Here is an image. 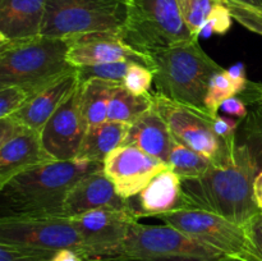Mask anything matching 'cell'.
<instances>
[{
  "instance_id": "6da1fadb",
  "label": "cell",
  "mask_w": 262,
  "mask_h": 261,
  "mask_svg": "<svg viewBox=\"0 0 262 261\" xmlns=\"http://www.w3.org/2000/svg\"><path fill=\"white\" fill-rule=\"evenodd\" d=\"M232 159L199 178L182 179L183 210H204L246 225L261 212L253 200V182L262 170V113L252 109Z\"/></svg>"
},
{
  "instance_id": "7a4b0ae2",
  "label": "cell",
  "mask_w": 262,
  "mask_h": 261,
  "mask_svg": "<svg viewBox=\"0 0 262 261\" xmlns=\"http://www.w3.org/2000/svg\"><path fill=\"white\" fill-rule=\"evenodd\" d=\"M104 165L92 161L54 160L13 177L0 187L3 216H63L66 200L74 184Z\"/></svg>"
},
{
  "instance_id": "3957f363",
  "label": "cell",
  "mask_w": 262,
  "mask_h": 261,
  "mask_svg": "<svg viewBox=\"0 0 262 261\" xmlns=\"http://www.w3.org/2000/svg\"><path fill=\"white\" fill-rule=\"evenodd\" d=\"M148 56L156 91L174 101L207 112L205 97L210 79L224 68L205 53L199 38L177 44Z\"/></svg>"
},
{
  "instance_id": "277c9868",
  "label": "cell",
  "mask_w": 262,
  "mask_h": 261,
  "mask_svg": "<svg viewBox=\"0 0 262 261\" xmlns=\"http://www.w3.org/2000/svg\"><path fill=\"white\" fill-rule=\"evenodd\" d=\"M68 48L67 38L42 35L0 42V86H22L33 96L76 69L67 59Z\"/></svg>"
},
{
  "instance_id": "5b68a950",
  "label": "cell",
  "mask_w": 262,
  "mask_h": 261,
  "mask_svg": "<svg viewBox=\"0 0 262 261\" xmlns=\"http://www.w3.org/2000/svg\"><path fill=\"white\" fill-rule=\"evenodd\" d=\"M129 0H48L41 35L69 38L94 32L122 35Z\"/></svg>"
},
{
  "instance_id": "8992f818",
  "label": "cell",
  "mask_w": 262,
  "mask_h": 261,
  "mask_svg": "<svg viewBox=\"0 0 262 261\" xmlns=\"http://www.w3.org/2000/svg\"><path fill=\"white\" fill-rule=\"evenodd\" d=\"M122 37L133 49L148 55L196 36L187 27L178 0H129Z\"/></svg>"
},
{
  "instance_id": "52a82bcc",
  "label": "cell",
  "mask_w": 262,
  "mask_h": 261,
  "mask_svg": "<svg viewBox=\"0 0 262 261\" xmlns=\"http://www.w3.org/2000/svg\"><path fill=\"white\" fill-rule=\"evenodd\" d=\"M227 256L168 224L130 225L115 261H224Z\"/></svg>"
},
{
  "instance_id": "ba28073f",
  "label": "cell",
  "mask_w": 262,
  "mask_h": 261,
  "mask_svg": "<svg viewBox=\"0 0 262 261\" xmlns=\"http://www.w3.org/2000/svg\"><path fill=\"white\" fill-rule=\"evenodd\" d=\"M152 106L168 124L174 140L202 154L215 166H225L230 161L237 141L228 142L216 135L207 112L181 104L160 92H152Z\"/></svg>"
},
{
  "instance_id": "9c48e42d",
  "label": "cell",
  "mask_w": 262,
  "mask_h": 261,
  "mask_svg": "<svg viewBox=\"0 0 262 261\" xmlns=\"http://www.w3.org/2000/svg\"><path fill=\"white\" fill-rule=\"evenodd\" d=\"M164 224L177 228L199 242L238 261H262L246 225L204 210H179L159 216Z\"/></svg>"
},
{
  "instance_id": "30bf717a",
  "label": "cell",
  "mask_w": 262,
  "mask_h": 261,
  "mask_svg": "<svg viewBox=\"0 0 262 261\" xmlns=\"http://www.w3.org/2000/svg\"><path fill=\"white\" fill-rule=\"evenodd\" d=\"M0 242L48 251L72 248L87 257L86 245L69 217H10L0 219ZM89 260V258H87Z\"/></svg>"
},
{
  "instance_id": "8fae6325",
  "label": "cell",
  "mask_w": 262,
  "mask_h": 261,
  "mask_svg": "<svg viewBox=\"0 0 262 261\" xmlns=\"http://www.w3.org/2000/svg\"><path fill=\"white\" fill-rule=\"evenodd\" d=\"M86 245L89 261H115L128 232L138 222L129 210L101 209L69 217Z\"/></svg>"
},
{
  "instance_id": "7c38bea8",
  "label": "cell",
  "mask_w": 262,
  "mask_h": 261,
  "mask_svg": "<svg viewBox=\"0 0 262 261\" xmlns=\"http://www.w3.org/2000/svg\"><path fill=\"white\" fill-rule=\"evenodd\" d=\"M87 125L81 107V82L66 97L41 130V140L55 160L77 159Z\"/></svg>"
},
{
  "instance_id": "4fadbf2b",
  "label": "cell",
  "mask_w": 262,
  "mask_h": 261,
  "mask_svg": "<svg viewBox=\"0 0 262 261\" xmlns=\"http://www.w3.org/2000/svg\"><path fill=\"white\" fill-rule=\"evenodd\" d=\"M169 168L168 163L135 146H120L106 156L104 171L123 199L137 196L148 183Z\"/></svg>"
},
{
  "instance_id": "5bb4252c",
  "label": "cell",
  "mask_w": 262,
  "mask_h": 261,
  "mask_svg": "<svg viewBox=\"0 0 262 261\" xmlns=\"http://www.w3.org/2000/svg\"><path fill=\"white\" fill-rule=\"evenodd\" d=\"M67 40L69 44L67 59L74 68L115 61H130L151 69L150 56L128 45L120 33H84Z\"/></svg>"
},
{
  "instance_id": "9a60e30c",
  "label": "cell",
  "mask_w": 262,
  "mask_h": 261,
  "mask_svg": "<svg viewBox=\"0 0 262 261\" xmlns=\"http://www.w3.org/2000/svg\"><path fill=\"white\" fill-rule=\"evenodd\" d=\"M101 209L133 211L129 200L119 196L104 169L87 174L74 184L64 204L63 216L72 217Z\"/></svg>"
},
{
  "instance_id": "2e32d148",
  "label": "cell",
  "mask_w": 262,
  "mask_h": 261,
  "mask_svg": "<svg viewBox=\"0 0 262 261\" xmlns=\"http://www.w3.org/2000/svg\"><path fill=\"white\" fill-rule=\"evenodd\" d=\"M43 147L41 132L27 128L0 145V187L18 174L54 161Z\"/></svg>"
},
{
  "instance_id": "e0dca14e",
  "label": "cell",
  "mask_w": 262,
  "mask_h": 261,
  "mask_svg": "<svg viewBox=\"0 0 262 261\" xmlns=\"http://www.w3.org/2000/svg\"><path fill=\"white\" fill-rule=\"evenodd\" d=\"M48 0H0V42L41 35Z\"/></svg>"
},
{
  "instance_id": "ac0fdd59",
  "label": "cell",
  "mask_w": 262,
  "mask_h": 261,
  "mask_svg": "<svg viewBox=\"0 0 262 261\" xmlns=\"http://www.w3.org/2000/svg\"><path fill=\"white\" fill-rule=\"evenodd\" d=\"M135 197L136 202L132 200L129 202L138 219L142 216L159 217L183 210L181 177L171 169H166Z\"/></svg>"
},
{
  "instance_id": "d6986e66",
  "label": "cell",
  "mask_w": 262,
  "mask_h": 261,
  "mask_svg": "<svg viewBox=\"0 0 262 261\" xmlns=\"http://www.w3.org/2000/svg\"><path fill=\"white\" fill-rule=\"evenodd\" d=\"M79 82L81 79L76 68L73 72L66 74L33 95L18 112L10 117L25 124L26 127L41 132L51 115L60 106L66 97L78 86Z\"/></svg>"
},
{
  "instance_id": "ffe728a7",
  "label": "cell",
  "mask_w": 262,
  "mask_h": 261,
  "mask_svg": "<svg viewBox=\"0 0 262 261\" xmlns=\"http://www.w3.org/2000/svg\"><path fill=\"white\" fill-rule=\"evenodd\" d=\"M174 143L176 140L168 124L154 106L129 125L124 141V145L135 146L164 163H168Z\"/></svg>"
},
{
  "instance_id": "44dd1931",
  "label": "cell",
  "mask_w": 262,
  "mask_h": 261,
  "mask_svg": "<svg viewBox=\"0 0 262 261\" xmlns=\"http://www.w3.org/2000/svg\"><path fill=\"white\" fill-rule=\"evenodd\" d=\"M128 130L129 124L109 120L89 128L77 159L104 165L106 156L115 148L124 145Z\"/></svg>"
},
{
  "instance_id": "7402d4cb",
  "label": "cell",
  "mask_w": 262,
  "mask_h": 261,
  "mask_svg": "<svg viewBox=\"0 0 262 261\" xmlns=\"http://www.w3.org/2000/svg\"><path fill=\"white\" fill-rule=\"evenodd\" d=\"M114 84L97 78L81 81V107L87 129L107 120V107Z\"/></svg>"
},
{
  "instance_id": "603a6c76",
  "label": "cell",
  "mask_w": 262,
  "mask_h": 261,
  "mask_svg": "<svg viewBox=\"0 0 262 261\" xmlns=\"http://www.w3.org/2000/svg\"><path fill=\"white\" fill-rule=\"evenodd\" d=\"M152 107V92L142 96L130 94L123 84H114L107 107L109 122L132 124Z\"/></svg>"
},
{
  "instance_id": "cb8c5ba5",
  "label": "cell",
  "mask_w": 262,
  "mask_h": 261,
  "mask_svg": "<svg viewBox=\"0 0 262 261\" xmlns=\"http://www.w3.org/2000/svg\"><path fill=\"white\" fill-rule=\"evenodd\" d=\"M168 165L181 178H199L206 174L214 164L205 155L176 141L169 154Z\"/></svg>"
},
{
  "instance_id": "d4e9b609",
  "label": "cell",
  "mask_w": 262,
  "mask_h": 261,
  "mask_svg": "<svg viewBox=\"0 0 262 261\" xmlns=\"http://www.w3.org/2000/svg\"><path fill=\"white\" fill-rule=\"evenodd\" d=\"M239 94V89L229 77L227 69H223L215 73L210 79L209 89L205 97V107L211 117H216L223 102L230 97L238 96Z\"/></svg>"
},
{
  "instance_id": "484cf974",
  "label": "cell",
  "mask_w": 262,
  "mask_h": 261,
  "mask_svg": "<svg viewBox=\"0 0 262 261\" xmlns=\"http://www.w3.org/2000/svg\"><path fill=\"white\" fill-rule=\"evenodd\" d=\"M224 0H178L181 14L192 35L199 37L202 27Z\"/></svg>"
},
{
  "instance_id": "4316f807",
  "label": "cell",
  "mask_w": 262,
  "mask_h": 261,
  "mask_svg": "<svg viewBox=\"0 0 262 261\" xmlns=\"http://www.w3.org/2000/svg\"><path fill=\"white\" fill-rule=\"evenodd\" d=\"M130 64H132L130 61H115V63L81 67V68H77V71H78V77L81 81L97 78L115 84H123Z\"/></svg>"
},
{
  "instance_id": "83f0119b",
  "label": "cell",
  "mask_w": 262,
  "mask_h": 261,
  "mask_svg": "<svg viewBox=\"0 0 262 261\" xmlns=\"http://www.w3.org/2000/svg\"><path fill=\"white\" fill-rule=\"evenodd\" d=\"M55 251L0 242V261H50Z\"/></svg>"
},
{
  "instance_id": "f1b7e54d",
  "label": "cell",
  "mask_w": 262,
  "mask_h": 261,
  "mask_svg": "<svg viewBox=\"0 0 262 261\" xmlns=\"http://www.w3.org/2000/svg\"><path fill=\"white\" fill-rule=\"evenodd\" d=\"M154 82V73L148 67L138 63H132L129 66L123 86L136 96L150 94L151 84Z\"/></svg>"
},
{
  "instance_id": "f546056e",
  "label": "cell",
  "mask_w": 262,
  "mask_h": 261,
  "mask_svg": "<svg viewBox=\"0 0 262 261\" xmlns=\"http://www.w3.org/2000/svg\"><path fill=\"white\" fill-rule=\"evenodd\" d=\"M32 97L22 86H0V118L10 117Z\"/></svg>"
},
{
  "instance_id": "4dcf8cb0",
  "label": "cell",
  "mask_w": 262,
  "mask_h": 261,
  "mask_svg": "<svg viewBox=\"0 0 262 261\" xmlns=\"http://www.w3.org/2000/svg\"><path fill=\"white\" fill-rule=\"evenodd\" d=\"M227 7L229 8L233 19L237 20L241 26L247 28L251 32H255L262 36V12L245 5L235 4V3L224 0Z\"/></svg>"
},
{
  "instance_id": "1f68e13d",
  "label": "cell",
  "mask_w": 262,
  "mask_h": 261,
  "mask_svg": "<svg viewBox=\"0 0 262 261\" xmlns=\"http://www.w3.org/2000/svg\"><path fill=\"white\" fill-rule=\"evenodd\" d=\"M233 17L230 14L229 8L227 7L225 2H223L219 7L216 8L211 17L207 19L205 26L202 27L201 32H200L199 37H210L211 35L216 33V35H225L228 31L232 27Z\"/></svg>"
},
{
  "instance_id": "d6a6232c",
  "label": "cell",
  "mask_w": 262,
  "mask_h": 261,
  "mask_svg": "<svg viewBox=\"0 0 262 261\" xmlns=\"http://www.w3.org/2000/svg\"><path fill=\"white\" fill-rule=\"evenodd\" d=\"M242 120L235 119V118L222 117V115L217 114L212 120V125H214V130L219 137L228 141V142H234V141H237V130Z\"/></svg>"
},
{
  "instance_id": "836d02e7",
  "label": "cell",
  "mask_w": 262,
  "mask_h": 261,
  "mask_svg": "<svg viewBox=\"0 0 262 261\" xmlns=\"http://www.w3.org/2000/svg\"><path fill=\"white\" fill-rule=\"evenodd\" d=\"M238 96L252 109L262 113V82L248 81L247 86Z\"/></svg>"
},
{
  "instance_id": "e575fe53",
  "label": "cell",
  "mask_w": 262,
  "mask_h": 261,
  "mask_svg": "<svg viewBox=\"0 0 262 261\" xmlns=\"http://www.w3.org/2000/svg\"><path fill=\"white\" fill-rule=\"evenodd\" d=\"M28 127L15 120L13 117L0 118V145L19 136Z\"/></svg>"
},
{
  "instance_id": "d590c367",
  "label": "cell",
  "mask_w": 262,
  "mask_h": 261,
  "mask_svg": "<svg viewBox=\"0 0 262 261\" xmlns=\"http://www.w3.org/2000/svg\"><path fill=\"white\" fill-rule=\"evenodd\" d=\"M220 110L224 112L225 114L232 115V117L237 118L239 120L246 119L250 114L247 104L239 96H233L230 99L225 100L222 106H220Z\"/></svg>"
},
{
  "instance_id": "8d00e7d4",
  "label": "cell",
  "mask_w": 262,
  "mask_h": 261,
  "mask_svg": "<svg viewBox=\"0 0 262 261\" xmlns=\"http://www.w3.org/2000/svg\"><path fill=\"white\" fill-rule=\"evenodd\" d=\"M246 229H247L251 241H252L256 250L258 251L262 258V212H258L257 215H255L246 224Z\"/></svg>"
},
{
  "instance_id": "74e56055",
  "label": "cell",
  "mask_w": 262,
  "mask_h": 261,
  "mask_svg": "<svg viewBox=\"0 0 262 261\" xmlns=\"http://www.w3.org/2000/svg\"><path fill=\"white\" fill-rule=\"evenodd\" d=\"M228 74H229L230 78L235 82V84L238 86L241 92H243V90L247 86L248 81L247 78V71H246V66L243 63H237L234 66H232L230 68L227 69Z\"/></svg>"
},
{
  "instance_id": "f35d334b",
  "label": "cell",
  "mask_w": 262,
  "mask_h": 261,
  "mask_svg": "<svg viewBox=\"0 0 262 261\" xmlns=\"http://www.w3.org/2000/svg\"><path fill=\"white\" fill-rule=\"evenodd\" d=\"M50 261H89L84 255L72 248H63L54 252Z\"/></svg>"
},
{
  "instance_id": "ab89813d",
  "label": "cell",
  "mask_w": 262,
  "mask_h": 261,
  "mask_svg": "<svg viewBox=\"0 0 262 261\" xmlns=\"http://www.w3.org/2000/svg\"><path fill=\"white\" fill-rule=\"evenodd\" d=\"M253 200H255L258 210L262 212V170L257 174L255 182H253Z\"/></svg>"
},
{
  "instance_id": "60d3db41",
  "label": "cell",
  "mask_w": 262,
  "mask_h": 261,
  "mask_svg": "<svg viewBox=\"0 0 262 261\" xmlns=\"http://www.w3.org/2000/svg\"><path fill=\"white\" fill-rule=\"evenodd\" d=\"M227 2L235 3V4L245 5V7L253 8V9L261 10L262 12V0H227Z\"/></svg>"
},
{
  "instance_id": "b9f144b4",
  "label": "cell",
  "mask_w": 262,
  "mask_h": 261,
  "mask_svg": "<svg viewBox=\"0 0 262 261\" xmlns=\"http://www.w3.org/2000/svg\"><path fill=\"white\" fill-rule=\"evenodd\" d=\"M224 261H238V260H233V258H225V260Z\"/></svg>"
}]
</instances>
